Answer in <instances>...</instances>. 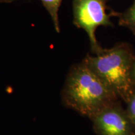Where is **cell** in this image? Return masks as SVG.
<instances>
[{
  "label": "cell",
  "instance_id": "6da1fadb",
  "mask_svg": "<svg viewBox=\"0 0 135 135\" xmlns=\"http://www.w3.org/2000/svg\"><path fill=\"white\" fill-rule=\"evenodd\" d=\"M61 99L66 107L90 119L119 99L83 61L69 70Z\"/></svg>",
  "mask_w": 135,
  "mask_h": 135
},
{
  "label": "cell",
  "instance_id": "7a4b0ae2",
  "mask_svg": "<svg viewBox=\"0 0 135 135\" xmlns=\"http://www.w3.org/2000/svg\"><path fill=\"white\" fill-rule=\"evenodd\" d=\"M82 61L127 103L135 91L131 78L135 53L130 44L119 42L110 48H102Z\"/></svg>",
  "mask_w": 135,
  "mask_h": 135
},
{
  "label": "cell",
  "instance_id": "3957f363",
  "mask_svg": "<svg viewBox=\"0 0 135 135\" xmlns=\"http://www.w3.org/2000/svg\"><path fill=\"white\" fill-rule=\"evenodd\" d=\"M108 0H73V23L77 28L85 31L88 37L92 54L102 48L96 36L99 26L113 27L111 17L118 16L119 13L108 11Z\"/></svg>",
  "mask_w": 135,
  "mask_h": 135
},
{
  "label": "cell",
  "instance_id": "277c9868",
  "mask_svg": "<svg viewBox=\"0 0 135 135\" xmlns=\"http://www.w3.org/2000/svg\"><path fill=\"white\" fill-rule=\"evenodd\" d=\"M91 120L97 135H135V128L119 101L108 106Z\"/></svg>",
  "mask_w": 135,
  "mask_h": 135
},
{
  "label": "cell",
  "instance_id": "5b68a950",
  "mask_svg": "<svg viewBox=\"0 0 135 135\" xmlns=\"http://www.w3.org/2000/svg\"><path fill=\"white\" fill-rule=\"evenodd\" d=\"M51 18L54 28L58 33H60L59 10L63 0H40Z\"/></svg>",
  "mask_w": 135,
  "mask_h": 135
},
{
  "label": "cell",
  "instance_id": "8992f818",
  "mask_svg": "<svg viewBox=\"0 0 135 135\" xmlns=\"http://www.w3.org/2000/svg\"><path fill=\"white\" fill-rule=\"evenodd\" d=\"M119 25L128 29L135 35V0L132 4L123 13H119Z\"/></svg>",
  "mask_w": 135,
  "mask_h": 135
},
{
  "label": "cell",
  "instance_id": "52a82bcc",
  "mask_svg": "<svg viewBox=\"0 0 135 135\" xmlns=\"http://www.w3.org/2000/svg\"><path fill=\"white\" fill-rule=\"evenodd\" d=\"M126 104H127V108L126 110L135 128V91Z\"/></svg>",
  "mask_w": 135,
  "mask_h": 135
},
{
  "label": "cell",
  "instance_id": "ba28073f",
  "mask_svg": "<svg viewBox=\"0 0 135 135\" xmlns=\"http://www.w3.org/2000/svg\"><path fill=\"white\" fill-rule=\"evenodd\" d=\"M131 78H132V81H133V84H134V86L135 88V61L133 66L132 72H131Z\"/></svg>",
  "mask_w": 135,
  "mask_h": 135
},
{
  "label": "cell",
  "instance_id": "9c48e42d",
  "mask_svg": "<svg viewBox=\"0 0 135 135\" xmlns=\"http://www.w3.org/2000/svg\"><path fill=\"white\" fill-rule=\"evenodd\" d=\"M18 0H0V3H11Z\"/></svg>",
  "mask_w": 135,
  "mask_h": 135
}]
</instances>
